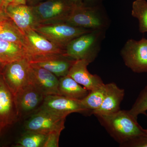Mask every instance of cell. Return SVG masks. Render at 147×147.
<instances>
[{
  "label": "cell",
  "mask_w": 147,
  "mask_h": 147,
  "mask_svg": "<svg viewBox=\"0 0 147 147\" xmlns=\"http://www.w3.org/2000/svg\"><path fill=\"white\" fill-rule=\"evenodd\" d=\"M95 116L120 146L135 137L147 134V129L142 128L138 123L137 119L129 110H120L109 115Z\"/></svg>",
  "instance_id": "cell-1"
},
{
  "label": "cell",
  "mask_w": 147,
  "mask_h": 147,
  "mask_svg": "<svg viewBox=\"0 0 147 147\" xmlns=\"http://www.w3.org/2000/svg\"><path fill=\"white\" fill-rule=\"evenodd\" d=\"M105 32L104 30H95L77 37L67 45L65 55L75 60H85L91 63L100 51Z\"/></svg>",
  "instance_id": "cell-2"
},
{
  "label": "cell",
  "mask_w": 147,
  "mask_h": 147,
  "mask_svg": "<svg viewBox=\"0 0 147 147\" xmlns=\"http://www.w3.org/2000/svg\"><path fill=\"white\" fill-rule=\"evenodd\" d=\"M66 23L78 28L95 30L106 31L110 24V18L102 5L73 8Z\"/></svg>",
  "instance_id": "cell-3"
},
{
  "label": "cell",
  "mask_w": 147,
  "mask_h": 147,
  "mask_svg": "<svg viewBox=\"0 0 147 147\" xmlns=\"http://www.w3.org/2000/svg\"><path fill=\"white\" fill-rule=\"evenodd\" d=\"M31 7L38 26L66 22L73 9L68 0H46Z\"/></svg>",
  "instance_id": "cell-4"
},
{
  "label": "cell",
  "mask_w": 147,
  "mask_h": 147,
  "mask_svg": "<svg viewBox=\"0 0 147 147\" xmlns=\"http://www.w3.org/2000/svg\"><path fill=\"white\" fill-rule=\"evenodd\" d=\"M34 30L46 39L65 50L72 40L92 31L74 26L66 22L39 25Z\"/></svg>",
  "instance_id": "cell-5"
},
{
  "label": "cell",
  "mask_w": 147,
  "mask_h": 147,
  "mask_svg": "<svg viewBox=\"0 0 147 147\" xmlns=\"http://www.w3.org/2000/svg\"><path fill=\"white\" fill-rule=\"evenodd\" d=\"M31 64L27 58L4 66L1 74L14 96L30 82Z\"/></svg>",
  "instance_id": "cell-6"
},
{
  "label": "cell",
  "mask_w": 147,
  "mask_h": 147,
  "mask_svg": "<svg viewBox=\"0 0 147 147\" xmlns=\"http://www.w3.org/2000/svg\"><path fill=\"white\" fill-rule=\"evenodd\" d=\"M125 64L133 72H147V39H129L121 51Z\"/></svg>",
  "instance_id": "cell-7"
},
{
  "label": "cell",
  "mask_w": 147,
  "mask_h": 147,
  "mask_svg": "<svg viewBox=\"0 0 147 147\" xmlns=\"http://www.w3.org/2000/svg\"><path fill=\"white\" fill-rule=\"evenodd\" d=\"M65 117L58 115L39 108L32 114L25 123L26 131H36L47 135L55 130L65 128Z\"/></svg>",
  "instance_id": "cell-8"
},
{
  "label": "cell",
  "mask_w": 147,
  "mask_h": 147,
  "mask_svg": "<svg viewBox=\"0 0 147 147\" xmlns=\"http://www.w3.org/2000/svg\"><path fill=\"white\" fill-rule=\"evenodd\" d=\"M40 108L65 117L72 113H88L81 100L60 95L46 96Z\"/></svg>",
  "instance_id": "cell-9"
},
{
  "label": "cell",
  "mask_w": 147,
  "mask_h": 147,
  "mask_svg": "<svg viewBox=\"0 0 147 147\" xmlns=\"http://www.w3.org/2000/svg\"><path fill=\"white\" fill-rule=\"evenodd\" d=\"M15 96L0 74V134L5 127L16 123L18 119Z\"/></svg>",
  "instance_id": "cell-10"
},
{
  "label": "cell",
  "mask_w": 147,
  "mask_h": 147,
  "mask_svg": "<svg viewBox=\"0 0 147 147\" xmlns=\"http://www.w3.org/2000/svg\"><path fill=\"white\" fill-rule=\"evenodd\" d=\"M24 35L28 59L54 54H65V50L55 45L33 29L26 32Z\"/></svg>",
  "instance_id": "cell-11"
},
{
  "label": "cell",
  "mask_w": 147,
  "mask_h": 147,
  "mask_svg": "<svg viewBox=\"0 0 147 147\" xmlns=\"http://www.w3.org/2000/svg\"><path fill=\"white\" fill-rule=\"evenodd\" d=\"M14 96L20 117L36 112L42 105L45 96L33 84H30Z\"/></svg>",
  "instance_id": "cell-12"
},
{
  "label": "cell",
  "mask_w": 147,
  "mask_h": 147,
  "mask_svg": "<svg viewBox=\"0 0 147 147\" xmlns=\"http://www.w3.org/2000/svg\"><path fill=\"white\" fill-rule=\"evenodd\" d=\"M31 64L38 66L50 71L58 78L68 74L75 60L65 54H54L30 58Z\"/></svg>",
  "instance_id": "cell-13"
},
{
  "label": "cell",
  "mask_w": 147,
  "mask_h": 147,
  "mask_svg": "<svg viewBox=\"0 0 147 147\" xmlns=\"http://www.w3.org/2000/svg\"><path fill=\"white\" fill-rule=\"evenodd\" d=\"M30 64L31 84H33L45 96L60 95L59 91V78L47 69Z\"/></svg>",
  "instance_id": "cell-14"
},
{
  "label": "cell",
  "mask_w": 147,
  "mask_h": 147,
  "mask_svg": "<svg viewBox=\"0 0 147 147\" xmlns=\"http://www.w3.org/2000/svg\"><path fill=\"white\" fill-rule=\"evenodd\" d=\"M7 15L24 34L38 25L31 6L27 4H10L5 11Z\"/></svg>",
  "instance_id": "cell-15"
},
{
  "label": "cell",
  "mask_w": 147,
  "mask_h": 147,
  "mask_svg": "<svg viewBox=\"0 0 147 147\" xmlns=\"http://www.w3.org/2000/svg\"><path fill=\"white\" fill-rule=\"evenodd\" d=\"M90 63L85 60H76L67 74L89 91L104 84L100 77L90 73L87 69Z\"/></svg>",
  "instance_id": "cell-16"
},
{
  "label": "cell",
  "mask_w": 147,
  "mask_h": 147,
  "mask_svg": "<svg viewBox=\"0 0 147 147\" xmlns=\"http://www.w3.org/2000/svg\"><path fill=\"white\" fill-rule=\"evenodd\" d=\"M107 85V92L102 104L92 113L94 115H109L120 110L121 102L124 97V90L120 88L115 83H110Z\"/></svg>",
  "instance_id": "cell-17"
},
{
  "label": "cell",
  "mask_w": 147,
  "mask_h": 147,
  "mask_svg": "<svg viewBox=\"0 0 147 147\" xmlns=\"http://www.w3.org/2000/svg\"><path fill=\"white\" fill-rule=\"evenodd\" d=\"M26 58L28 59V54L23 45L14 42L0 41V62L4 65Z\"/></svg>",
  "instance_id": "cell-18"
},
{
  "label": "cell",
  "mask_w": 147,
  "mask_h": 147,
  "mask_svg": "<svg viewBox=\"0 0 147 147\" xmlns=\"http://www.w3.org/2000/svg\"><path fill=\"white\" fill-rule=\"evenodd\" d=\"M60 95L81 100L88 94L89 91L68 75L59 78Z\"/></svg>",
  "instance_id": "cell-19"
},
{
  "label": "cell",
  "mask_w": 147,
  "mask_h": 147,
  "mask_svg": "<svg viewBox=\"0 0 147 147\" xmlns=\"http://www.w3.org/2000/svg\"><path fill=\"white\" fill-rule=\"evenodd\" d=\"M3 28L0 31V41L14 42L26 48L25 35L10 18L3 22Z\"/></svg>",
  "instance_id": "cell-20"
},
{
  "label": "cell",
  "mask_w": 147,
  "mask_h": 147,
  "mask_svg": "<svg viewBox=\"0 0 147 147\" xmlns=\"http://www.w3.org/2000/svg\"><path fill=\"white\" fill-rule=\"evenodd\" d=\"M107 90V84H102L89 91L87 96L81 100L88 113L92 114L94 111L100 107L105 97Z\"/></svg>",
  "instance_id": "cell-21"
},
{
  "label": "cell",
  "mask_w": 147,
  "mask_h": 147,
  "mask_svg": "<svg viewBox=\"0 0 147 147\" xmlns=\"http://www.w3.org/2000/svg\"><path fill=\"white\" fill-rule=\"evenodd\" d=\"M131 14L139 21L140 32H147V1L146 0H135L132 5Z\"/></svg>",
  "instance_id": "cell-22"
},
{
  "label": "cell",
  "mask_w": 147,
  "mask_h": 147,
  "mask_svg": "<svg viewBox=\"0 0 147 147\" xmlns=\"http://www.w3.org/2000/svg\"><path fill=\"white\" fill-rule=\"evenodd\" d=\"M47 136L36 131H26L16 143V146L43 147Z\"/></svg>",
  "instance_id": "cell-23"
},
{
  "label": "cell",
  "mask_w": 147,
  "mask_h": 147,
  "mask_svg": "<svg viewBox=\"0 0 147 147\" xmlns=\"http://www.w3.org/2000/svg\"><path fill=\"white\" fill-rule=\"evenodd\" d=\"M129 113L137 119L140 114H145L147 111V86L140 93L134 102Z\"/></svg>",
  "instance_id": "cell-24"
},
{
  "label": "cell",
  "mask_w": 147,
  "mask_h": 147,
  "mask_svg": "<svg viewBox=\"0 0 147 147\" xmlns=\"http://www.w3.org/2000/svg\"><path fill=\"white\" fill-rule=\"evenodd\" d=\"M62 130H55L47 134L43 147H59V139Z\"/></svg>",
  "instance_id": "cell-25"
},
{
  "label": "cell",
  "mask_w": 147,
  "mask_h": 147,
  "mask_svg": "<svg viewBox=\"0 0 147 147\" xmlns=\"http://www.w3.org/2000/svg\"><path fill=\"white\" fill-rule=\"evenodd\" d=\"M123 147H147V134L135 137L121 146Z\"/></svg>",
  "instance_id": "cell-26"
},
{
  "label": "cell",
  "mask_w": 147,
  "mask_h": 147,
  "mask_svg": "<svg viewBox=\"0 0 147 147\" xmlns=\"http://www.w3.org/2000/svg\"><path fill=\"white\" fill-rule=\"evenodd\" d=\"M102 0H84L83 6L86 7L95 6L101 5Z\"/></svg>",
  "instance_id": "cell-27"
},
{
  "label": "cell",
  "mask_w": 147,
  "mask_h": 147,
  "mask_svg": "<svg viewBox=\"0 0 147 147\" xmlns=\"http://www.w3.org/2000/svg\"><path fill=\"white\" fill-rule=\"evenodd\" d=\"M73 8L78 7L83 5L84 0H68Z\"/></svg>",
  "instance_id": "cell-28"
},
{
  "label": "cell",
  "mask_w": 147,
  "mask_h": 147,
  "mask_svg": "<svg viewBox=\"0 0 147 147\" xmlns=\"http://www.w3.org/2000/svg\"><path fill=\"white\" fill-rule=\"evenodd\" d=\"M9 19V17L7 15L5 11L0 9V23H3Z\"/></svg>",
  "instance_id": "cell-29"
},
{
  "label": "cell",
  "mask_w": 147,
  "mask_h": 147,
  "mask_svg": "<svg viewBox=\"0 0 147 147\" xmlns=\"http://www.w3.org/2000/svg\"><path fill=\"white\" fill-rule=\"evenodd\" d=\"M45 1L46 0H27L26 4L29 6H34Z\"/></svg>",
  "instance_id": "cell-30"
},
{
  "label": "cell",
  "mask_w": 147,
  "mask_h": 147,
  "mask_svg": "<svg viewBox=\"0 0 147 147\" xmlns=\"http://www.w3.org/2000/svg\"><path fill=\"white\" fill-rule=\"evenodd\" d=\"M2 10L5 11L6 8L11 4L13 0H2Z\"/></svg>",
  "instance_id": "cell-31"
},
{
  "label": "cell",
  "mask_w": 147,
  "mask_h": 147,
  "mask_svg": "<svg viewBox=\"0 0 147 147\" xmlns=\"http://www.w3.org/2000/svg\"><path fill=\"white\" fill-rule=\"evenodd\" d=\"M27 0H13L12 3L10 4L20 5L26 4ZM10 5V4H9Z\"/></svg>",
  "instance_id": "cell-32"
},
{
  "label": "cell",
  "mask_w": 147,
  "mask_h": 147,
  "mask_svg": "<svg viewBox=\"0 0 147 147\" xmlns=\"http://www.w3.org/2000/svg\"><path fill=\"white\" fill-rule=\"evenodd\" d=\"M4 66V65L0 62V74L2 73Z\"/></svg>",
  "instance_id": "cell-33"
},
{
  "label": "cell",
  "mask_w": 147,
  "mask_h": 147,
  "mask_svg": "<svg viewBox=\"0 0 147 147\" xmlns=\"http://www.w3.org/2000/svg\"><path fill=\"white\" fill-rule=\"evenodd\" d=\"M0 9L2 10V0H0Z\"/></svg>",
  "instance_id": "cell-34"
},
{
  "label": "cell",
  "mask_w": 147,
  "mask_h": 147,
  "mask_svg": "<svg viewBox=\"0 0 147 147\" xmlns=\"http://www.w3.org/2000/svg\"><path fill=\"white\" fill-rule=\"evenodd\" d=\"M3 28V23H0V31L2 30Z\"/></svg>",
  "instance_id": "cell-35"
},
{
  "label": "cell",
  "mask_w": 147,
  "mask_h": 147,
  "mask_svg": "<svg viewBox=\"0 0 147 147\" xmlns=\"http://www.w3.org/2000/svg\"></svg>",
  "instance_id": "cell-36"
}]
</instances>
